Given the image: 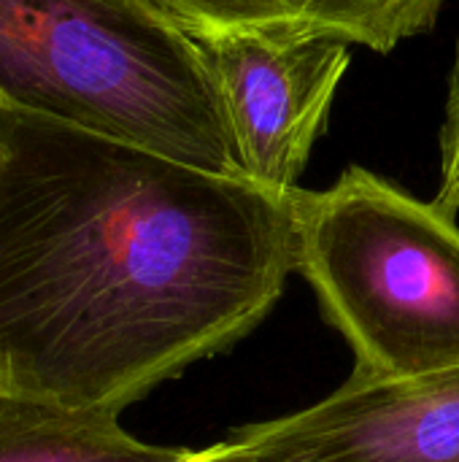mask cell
<instances>
[{
    "label": "cell",
    "mask_w": 459,
    "mask_h": 462,
    "mask_svg": "<svg viewBox=\"0 0 459 462\" xmlns=\"http://www.w3.org/2000/svg\"><path fill=\"white\" fill-rule=\"evenodd\" d=\"M189 35L230 30L327 32L392 51L438 22L444 0H151Z\"/></svg>",
    "instance_id": "8992f818"
},
{
    "label": "cell",
    "mask_w": 459,
    "mask_h": 462,
    "mask_svg": "<svg viewBox=\"0 0 459 462\" xmlns=\"http://www.w3.org/2000/svg\"><path fill=\"white\" fill-rule=\"evenodd\" d=\"M181 462H268L262 460L260 455H254L252 449L241 447L238 441L227 439V441H219L208 449H200V452H189V457Z\"/></svg>",
    "instance_id": "9c48e42d"
},
{
    "label": "cell",
    "mask_w": 459,
    "mask_h": 462,
    "mask_svg": "<svg viewBox=\"0 0 459 462\" xmlns=\"http://www.w3.org/2000/svg\"><path fill=\"white\" fill-rule=\"evenodd\" d=\"M0 103L243 176L197 38L151 0H0Z\"/></svg>",
    "instance_id": "7a4b0ae2"
},
{
    "label": "cell",
    "mask_w": 459,
    "mask_h": 462,
    "mask_svg": "<svg viewBox=\"0 0 459 462\" xmlns=\"http://www.w3.org/2000/svg\"><path fill=\"white\" fill-rule=\"evenodd\" d=\"M268 462H459V368L411 379H352L298 414L230 436Z\"/></svg>",
    "instance_id": "5b68a950"
},
{
    "label": "cell",
    "mask_w": 459,
    "mask_h": 462,
    "mask_svg": "<svg viewBox=\"0 0 459 462\" xmlns=\"http://www.w3.org/2000/svg\"><path fill=\"white\" fill-rule=\"evenodd\" d=\"M292 271L289 192L0 103V387L119 417Z\"/></svg>",
    "instance_id": "6da1fadb"
},
{
    "label": "cell",
    "mask_w": 459,
    "mask_h": 462,
    "mask_svg": "<svg viewBox=\"0 0 459 462\" xmlns=\"http://www.w3.org/2000/svg\"><path fill=\"white\" fill-rule=\"evenodd\" d=\"M444 214L457 217L459 211V46L449 79L446 122L441 130V189L433 200Z\"/></svg>",
    "instance_id": "ba28073f"
},
{
    "label": "cell",
    "mask_w": 459,
    "mask_h": 462,
    "mask_svg": "<svg viewBox=\"0 0 459 462\" xmlns=\"http://www.w3.org/2000/svg\"><path fill=\"white\" fill-rule=\"evenodd\" d=\"M197 43L241 173L273 192L295 189L349 68L352 43L300 30H230L200 35Z\"/></svg>",
    "instance_id": "277c9868"
},
{
    "label": "cell",
    "mask_w": 459,
    "mask_h": 462,
    "mask_svg": "<svg viewBox=\"0 0 459 462\" xmlns=\"http://www.w3.org/2000/svg\"><path fill=\"white\" fill-rule=\"evenodd\" d=\"M295 271L354 352V374L411 382L459 368V227L365 168L289 189Z\"/></svg>",
    "instance_id": "3957f363"
},
{
    "label": "cell",
    "mask_w": 459,
    "mask_h": 462,
    "mask_svg": "<svg viewBox=\"0 0 459 462\" xmlns=\"http://www.w3.org/2000/svg\"><path fill=\"white\" fill-rule=\"evenodd\" d=\"M189 452L138 441L116 414L68 409L0 387V462H181Z\"/></svg>",
    "instance_id": "52a82bcc"
}]
</instances>
